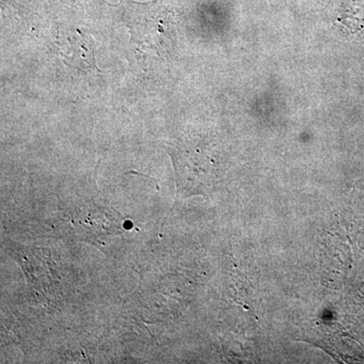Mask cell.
Listing matches in <instances>:
<instances>
[{"mask_svg":"<svg viewBox=\"0 0 364 364\" xmlns=\"http://www.w3.org/2000/svg\"><path fill=\"white\" fill-rule=\"evenodd\" d=\"M158 1L139 4L131 11L130 28L136 45L157 55L166 54L172 47L176 26L171 14Z\"/></svg>","mask_w":364,"mask_h":364,"instance_id":"cell-1","label":"cell"},{"mask_svg":"<svg viewBox=\"0 0 364 364\" xmlns=\"http://www.w3.org/2000/svg\"><path fill=\"white\" fill-rule=\"evenodd\" d=\"M82 42L79 43L77 49L74 51V55L72 56L73 61H75V65L78 67H85L90 70H95L100 72L95 66V51H93L92 42L87 36L82 35Z\"/></svg>","mask_w":364,"mask_h":364,"instance_id":"cell-2","label":"cell"}]
</instances>
